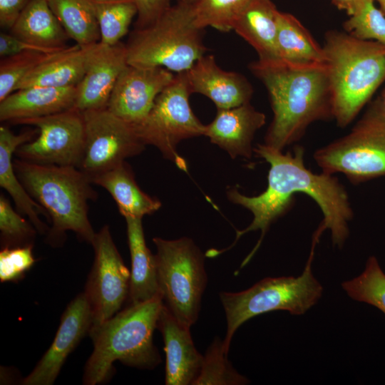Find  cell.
Segmentation results:
<instances>
[{"label": "cell", "instance_id": "1", "mask_svg": "<svg viewBox=\"0 0 385 385\" xmlns=\"http://www.w3.org/2000/svg\"><path fill=\"white\" fill-rule=\"evenodd\" d=\"M254 152L270 165L268 185L265 191L256 196H247L232 188L227 192L233 203L249 210L253 220L250 225L236 232L235 242L226 249L216 250L217 255L230 249L243 235L255 230L261 236L251 252L242 262L246 265L260 247L270 225L285 214L293 204L294 195H309L319 207L323 220L317 229L330 230L334 246L342 248L349 235V222L354 214L347 192L333 175L314 173L304 164V150L296 146L294 152L283 153L267 145L259 144Z\"/></svg>", "mask_w": 385, "mask_h": 385}, {"label": "cell", "instance_id": "2", "mask_svg": "<svg viewBox=\"0 0 385 385\" xmlns=\"http://www.w3.org/2000/svg\"><path fill=\"white\" fill-rule=\"evenodd\" d=\"M250 67L267 88L273 112L265 145L282 150L301 138L312 123L333 118L325 63L294 65L282 60H258Z\"/></svg>", "mask_w": 385, "mask_h": 385}, {"label": "cell", "instance_id": "3", "mask_svg": "<svg viewBox=\"0 0 385 385\" xmlns=\"http://www.w3.org/2000/svg\"><path fill=\"white\" fill-rule=\"evenodd\" d=\"M163 306L160 294L144 302L130 304L90 331L93 351L85 366L83 384L105 381L115 361L138 369H151L158 365L161 359L153 337Z\"/></svg>", "mask_w": 385, "mask_h": 385}, {"label": "cell", "instance_id": "4", "mask_svg": "<svg viewBox=\"0 0 385 385\" xmlns=\"http://www.w3.org/2000/svg\"><path fill=\"white\" fill-rule=\"evenodd\" d=\"M332 116L349 125L385 81V45L347 32L327 33L324 47Z\"/></svg>", "mask_w": 385, "mask_h": 385}, {"label": "cell", "instance_id": "5", "mask_svg": "<svg viewBox=\"0 0 385 385\" xmlns=\"http://www.w3.org/2000/svg\"><path fill=\"white\" fill-rule=\"evenodd\" d=\"M14 171L30 196L48 215L50 239L59 241L71 230L91 245L96 232L88 219V201L97 198L89 178L78 168L41 165L21 159L13 161Z\"/></svg>", "mask_w": 385, "mask_h": 385}, {"label": "cell", "instance_id": "6", "mask_svg": "<svg viewBox=\"0 0 385 385\" xmlns=\"http://www.w3.org/2000/svg\"><path fill=\"white\" fill-rule=\"evenodd\" d=\"M319 239L320 237L313 234L308 260L299 276L266 277L247 289L220 293L227 322L223 339V348L227 354L234 334L247 320L278 310L287 311L292 315H302L318 303L324 288L314 277L312 265Z\"/></svg>", "mask_w": 385, "mask_h": 385}, {"label": "cell", "instance_id": "7", "mask_svg": "<svg viewBox=\"0 0 385 385\" xmlns=\"http://www.w3.org/2000/svg\"><path fill=\"white\" fill-rule=\"evenodd\" d=\"M202 33L194 22L192 3L177 1L152 25L130 32L128 64L187 71L207 50Z\"/></svg>", "mask_w": 385, "mask_h": 385}, {"label": "cell", "instance_id": "8", "mask_svg": "<svg viewBox=\"0 0 385 385\" xmlns=\"http://www.w3.org/2000/svg\"><path fill=\"white\" fill-rule=\"evenodd\" d=\"M314 159L322 172L342 173L353 184L385 176V104L372 101L346 135L317 149Z\"/></svg>", "mask_w": 385, "mask_h": 385}, {"label": "cell", "instance_id": "9", "mask_svg": "<svg viewBox=\"0 0 385 385\" xmlns=\"http://www.w3.org/2000/svg\"><path fill=\"white\" fill-rule=\"evenodd\" d=\"M153 241L163 304L180 323L191 327L198 319L207 281L204 255L188 237Z\"/></svg>", "mask_w": 385, "mask_h": 385}, {"label": "cell", "instance_id": "10", "mask_svg": "<svg viewBox=\"0 0 385 385\" xmlns=\"http://www.w3.org/2000/svg\"><path fill=\"white\" fill-rule=\"evenodd\" d=\"M190 94L185 71L175 73L157 97L145 120L134 128L145 145H154L183 170H187V165L177 152L178 144L185 139L204 135L205 130V125L190 108Z\"/></svg>", "mask_w": 385, "mask_h": 385}, {"label": "cell", "instance_id": "11", "mask_svg": "<svg viewBox=\"0 0 385 385\" xmlns=\"http://www.w3.org/2000/svg\"><path fill=\"white\" fill-rule=\"evenodd\" d=\"M15 124L31 125L38 130L35 139L16 150L19 159L41 165L79 168L85 146L86 127L83 113L77 108L21 120Z\"/></svg>", "mask_w": 385, "mask_h": 385}, {"label": "cell", "instance_id": "12", "mask_svg": "<svg viewBox=\"0 0 385 385\" xmlns=\"http://www.w3.org/2000/svg\"><path fill=\"white\" fill-rule=\"evenodd\" d=\"M82 113L86 140L78 169L90 180L143 150L145 145L134 127L107 108Z\"/></svg>", "mask_w": 385, "mask_h": 385}, {"label": "cell", "instance_id": "13", "mask_svg": "<svg viewBox=\"0 0 385 385\" xmlns=\"http://www.w3.org/2000/svg\"><path fill=\"white\" fill-rule=\"evenodd\" d=\"M91 245L94 261L84 292L92 312L90 331L119 312L128 296L130 278L108 225L96 233Z\"/></svg>", "mask_w": 385, "mask_h": 385}, {"label": "cell", "instance_id": "14", "mask_svg": "<svg viewBox=\"0 0 385 385\" xmlns=\"http://www.w3.org/2000/svg\"><path fill=\"white\" fill-rule=\"evenodd\" d=\"M175 74L162 67L128 65L120 74L110 96L107 109L132 126L141 124L158 95Z\"/></svg>", "mask_w": 385, "mask_h": 385}, {"label": "cell", "instance_id": "15", "mask_svg": "<svg viewBox=\"0 0 385 385\" xmlns=\"http://www.w3.org/2000/svg\"><path fill=\"white\" fill-rule=\"evenodd\" d=\"M128 65L125 43L89 46L86 71L76 87L75 108L81 113L107 108L114 86Z\"/></svg>", "mask_w": 385, "mask_h": 385}, {"label": "cell", "instance_id": "16", "mask_svg": "<svg viewBox=\"0 0 385 385\" xmlns=\"http://www.w3.org/2000/svg\"><path fill=\"white\" fill-rule=\"evenodd\" d=\"M92 312L84 292L67 306L54 339L33 371L23 380L25 385H51L69 354L89 333Z\"/></svg>", "mask_w": 385, "mask_h": 385}, {"label": "cell", "instance_id": "17", "mask_svg": "<svg viewBox=\"0 0 385 385\" xmlns=\"http://www.w3.org/2000/svg\"><path fill=\"white\" fill-rule=\"evenodd\" d=\"M185 74L191 94L200 93L207 97L217 109L250 103L253 93L251 84L245 76L222 69L213 55L202 56Z\"/></svg>", "mask_w": 385, "mask_h": 385}, {"label": "cell", "instance_id": "18", "mask_svg": "<svg viewBox=\"0 0 385 385\" xmlns=\"http://www.w3.org/2000/svg\"><path fill=\"white\" fill-rule=\"evenodd\" d=\"M165 352L167 385H194L201 371L203 355L195 348L190 327L180 323L164 305L158 320Z\"/></svg>", "mask_w": 385, "mask_h": 385}, {"label": "cell", "instance_id": "19", "mask_svg": "<svg viewBox=\"0 0 385 385\" xmlns=\"http://www.w3.org/2000/svg\"><path fill=\"white\" fill-rule=\"evenodd\" d=\"M265 123V115L250 103L227 109H217L214 120L205 125V136L235 158H250L255 133Z\"/></svg>", "mask_w": 385, "mask_h": 385}, {"label": "cell", "instance_id": "20", "mask_svg": "<svg viewBox=\"0 0 385 385\" xmlns=\"http://www.w3.org/2000/svg\"><path fill=\"white\" fill-rule=\"evenodd\" d=\"M76 87L19 88L0 101V120H19L58 113L75 107Z\"/></svg>", "mask_w": 385, "mask_h": 385}, {"label": "cell", "instance_id": "21", "mask_svg": "<svg viewBox=\"0 0 385 385\" xmlns=\"http://www.w3.org/2000/svg\"><path fill=\"white\" fill-rule=\"evenodd\" d=\"M36 134V130H30L16 135L6 126H0V186L13 198L17 211L26 215L37 232L43 234L48 232L49 227L41 221L40 215H43L49 221L48 215L21 183L12 160L17 148L33 140Z\"/></svg>", "mask_w": 385, "mask_h": 385}, {"label": "cell", "instance_id": "22", "mask_svg": "<svg viewBox=\"0 0 385 385\" xmlns=\"http://www.w3.org/2000/svg\"><path fill=\"white\" fill-rule=\"evenodd\" d=\"M278 11L271 0H250L234 24L233 30L255 49L260 61L280 60L276 48Z\"/></svg>", "mask_w": 385, "mask_h": 385}, {"label": "cell", "instance_id": "23", "mask_svg": "<svg viewBox=\"0 0 385 385\" xmlns=\"http://www.w3.org/2000/svg\"><path fill=\"white\" fill-rule=\"evenodd\" d=\"M10 31L22 41L50 53L66 48L69 39L47 0H31Z\"/></svg>", "mask_w": 385, "mask_h": 385}, {"label": "cell", "instance_id": "24", "mask_svg": "<svg viewBox=\"0 0 385 385\" xmlns=\"http://www.w3.org/2000/svg\"><path fill=\"white\" fill-rule=\"evenodd\" d=\"M88 47L75 44L51 53L24 78L16 90L31 86L76 87L86 71Z\"/></svg>", "mask_w": 385, "mask_h": 385}, {"label": "cell", "instance_id": "25", "mask_svg": "<svg viewBox=\"0 0 385 385\" xmlns=\"http://www.w3.org/2000/svg\"><path fill=\"white\" fill-rule=\"evenodd\" d=\"M131 271L128 297L130 304L153 299L160 294L155 257L146 245L142 218L125 217Z\"/></svg>", "mask_w": 385, "mask_h": 385}, {"label": "cell", "instance_id": "26", "mask_svg": "<svg viewBox=\"0 0 385 385\" xmlns=\"http://www.w3.org/2000/svg\"><path fill=\"white\" fill-rule=\"evenodd\" d=\"M91 182L106 189L124 217L142 218L161 207V202L144 192L138 185L130 166L120 165L93 177Z\"/></svg>", "mask_w": 385, "mask_h": 385}, {"label": "cell", "instance_id": "27", "mask_svg": "<svg viewBox=\"0 0 385 385\" xmlns=\"http://www.w3.org/2000/svg\"><path fill=\"white\" fill-rule=\"evenodd\" d=\"M277 53L280 60L294 65L324 64V49L291 14L278 11Z\"/></svg>", "mask_w": 385, "mask_h": 385}, {"label": "cell", "instance_id": "28", "mask_svg": "<svg viewBox=\"0 0 385 385\" xmlns=\"http://www.w3.org/2000/svg\"><path fill=\"white\" fill-rule=\"evenodd\" d=\"M48 4L76 44L86 47L100 42L94 0H47Z\"/></svg>", "mask_w": 385, "mask_h": 385}, {"label": "cell", "instance_id": "29", "mask_svg": "<svg viewBox=\"0 0 385 385\" xmlns=\"http://www.w3.org/2000/svg\"><path fill=\"white\" fill-rule=\"evenodd\" d=\"M101 43L115 45L128 32L129 26L137 16L135 0H94Z\"/></svg>", "mask_w": 385, "mask_h": 385}, {"label": "cell", "instance_id": "30", "mask_svg": "<svg viewBox=\"0 0 385 385\" xmlns=\"http://www.w3.org/2000/svg\"><path fill=\"white\" fill-rule=\"evenodd\" d=\"M341 286L351 299L373 306L385 315V272L375 256L369 257L360 274Z\"/></svg>", "mask_w": 385, "mask_h": 385}, {"label": "cell", "instance_id": "31", "mask_svg": "<svg viewBox=\"0 0 385 385\" xmlns=\"http://www.w3.org/2000/svg\"><path fill=\"white\" fill-rule=\"evenodd\" d=\"M250 0H195L192 3L195 24L200 29L207 26L227 32Z\"/></svg>", "mask_w": 385, "mask_h": 385}, {"label": "cell", "instance_id": "32", "mask_svg": "<svg viewBox=\"0 0 385 385\" xmlns=\"http://www.w3.org/2000/svg\"><path fill=\"white\" fill-rule=\"evenodd\" d=\"M200 374L194 385H242L250 380L239 374L227 359L223 340L216 337L203 356Z\"/></svg>", "mask_w": 385, "mask_h": 385}, {"label": "cell", "instance_id": "33", "mask_svg": "<svg viewBox=\"0 0 385 385\" xmlns=\"http://www.w3.org/2000/svg\"><path fill=\"white\" fill-rule=\"evenodd\" d=\"M349 16L344 24L346 32L385 45V14L375 6L374 0H358Z\"/></svg>", "mask_w": 385, "mask_h": 385}, {"label": "cell", "instance_id": "34", "mask_svg": "<svg viewBox=\"0 0 385 385\" xmlns=\"http://www.w3.org/2000/svg\"><path fill=\"white\" fill-rule=\"evenodd\" d=\"M51 53L30 51L1 58L0 101L15 91L24 78Z\"/></svg>", "mask_w": 385, "mask_h": 385}, {"label": "cell", "instance_id": "35", "mask_svg": "<svg viewBox=\"0 0 385 385\" xmlns=\"http://www.w3.org/2000/svg\"><path fill=\"white\" fill-rule=\"evenodd\" d=\"M0 231L4 247L32 245L36 229L15 210L9 200L0 195Z\"/></svg>", "mask_w": 385, "mask_h": 385}, {"label": "cell", "instance_id": "36", "mask_svg": "<svg viewBox=\"0 0 385 385\" xmlns=\"http://www.w3.org/2000/svg\"><path fill=\"white\" fill-rule=\"evenodd\" d=\"M34 263L32 245L3 247L0 252V281L20 279Z\"/></svg>", "mask_w": 385, "mask_h": 385}, {"label": "cell", "instance_id": "37", "mask_svg": "<svg viewBox=\"0 0 385 385\" xmlns=\"http://www.w3.org/2000/svg\"><path fill=\"white\" fill-rule=\"evenodd\" d=\"M135 2L138 9L135 29L152 25L172 6L171 0H135Z\"/></svg>", "mask_w": 385, "mask_h": 385}, {"label": "cell", "instance_id": "38", "mask_svg": "<svg viewBox=\"0 0 385 385\" xmlns=\"http://www.w3.org/2000/svg\"><path fill=\"white\" fill-rule=\"evenodd\" d=\"M40 51L46 53L50 52L41 48L29 44L12 34L1 31L0 33V56L1 58L9 57L25 51Z\"/></svg>", "mask_w": 385, "mask_h": 385}, {"label": "cell", "instance_id": "39", "mask_svg": "<svg viewBox=\"0 0 385 385\" xmlns=\"http://www.w3.org/2000/svg\"><path fill=\"white\" fill-rule=\"evenodd\" d=\"M31 0H0V26L11 29Z\"/></svg>", "mask_w": 385, "mask_h": 385}, {"label": "cell", "instance_id": "40", "mask_svg": "<svg viewBox=\"0 0 385 385\" xmlns=\"http://www.w3.org/2000/svg\"><path fill=\"white\" fill-rule=\"evenodd\" d=\"M358 0H332V3L340 10H344L349 16L354 11Z\"/></svg>", "mask_w": 385, "mask_h": 385}, {"label": "cell", "instance_id": "41", "mask_svg": "<svg viewBox=\"0 0 385 385\" xmlns=\"http://www.w3.org/2000/svg\"><path fill=\"white\" fill-rule=\"evenodd\" d=\"M374 1H377L379 4L381 10L385 14V0H374Z\"/></svg>", "mask_w": 385, "mask_h": 385}, {"label": "cell", "instance_id": "42", "mask_svg": "<svg viewBox=\"0 0 385 385\" xmlns=\"http://www.w3.org/2000/svg\"><path fill=\"white\" fill-rule=\"evenodd\" d=\"M195 0H177V1H186V2H190L192 3Z\"/></svg>", "mask_w": 385, "mask_h": 385}, {"label": "cell", "instance_id": "43", "mask_svg": "<svg viewBox=\"0 0 385 385\" xmlns=\"http://www.w3.org/2000/svg\"><path fill=\"white\" fill-rule=\"evenodd\" d=\"M381 98H382V100H383V101H384V104H385V91H384V92L383 93V94H382Z\"/></svg>", "mask_w": 385, "mask_h": 385}]
</instances>
